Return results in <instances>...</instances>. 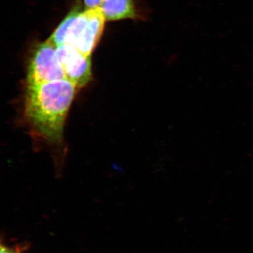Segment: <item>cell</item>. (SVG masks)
Instances as JSON below:
<instances>
[{"instance_id":"obj_1","label":"cell","mask_w":253,"mask_h":253,"mask_svg":"<svg viewBox=\"0 0 253 253\" xmlns=\"http://www.w3.org/2000/svg\"><path fill=\"white\" fill-rule=\"evenodd\" d=\"M78 89L66 78L26 86L25 117L37 136L50 144L61 143Z\"/></svg>"},{"instance_id":"obj_2","label":"cell","mask_w":253,"mask_h":253,"mask_svg":"<svg viewBox=\"0 0 253 253\" xmlns=\"http://www.w3.org/2000/svg\"><path fill=\"white\" fill-rule=\"evenodd\" d=\"M106 20L99 8L82 11L75 8L61 21L48 39L55 46L69 44L91 56L99 44Z\"/></svg>"},{"instance_id":"obj_3","label":"cell","mask_w":253,"mask_h":253,"mask_svg":"<svg viewBox=\"0 0 253 253\" xmlns=\"http://www.w3.org/2000/svg\"><path fill=\"white\" fill-rule=\"evenodd\" d=\"M62 66L56 54V47L49 41L37 45L28 66L26 86L64 79Z\"/></svg>"},{"instance_id":"obj_4","label":"cell","mask_w":253,"mask_h":253,"mask_svg":"<svg viewBox=\"0 0 253 253\" xmlns=\"http://www.w3.org/2000/svg\"><path fill=\"white\" fill-rule=\"evenodd\" d=\"M56 54L66 79L76 84L78 89L89 84L92 78L91 56L83 54L69 44L56 46Z\"/></svg>"},{"instance_id":"obj_5","label":"cell","mask_w":253,"mask_h":253,"mask_svg":"<svg viewBox=\"0 0 253 253\" xmlns=\"http://www.w3.org/2000/svg\"><path fill=\"white\" fill-rule=\"evenodd\" d=\"M99 8L106 21L137 18L133 0H103Z\"/></svg>"},{"instance_id":"obj_6","label":"cell","mask_w":253,"mask_h":253,"mask_svg":"<svg viewBox=\"0 0 253 253\" xmlns=\"http://www.w3.org/2000/svg\"><path fill=\"white\" fill-rule=\"evenodd\" d=\"M0 253H22V251L18 246H8L0 242Z\"/></svg>"},{"instance_id":"obj_7","label":"cell","mask_w":253,"mask_h":253,"mask_svg":"<svg viewBox=\"0 0 253 253\" xmlns=\"http://www.w3.org/2000/svg\"><path fill=\"white\" fill-rule=\"evenodd\" d=\"M103 0H84V5L86 9H96L99 8Z\"/></svg>"}]
</instances>
